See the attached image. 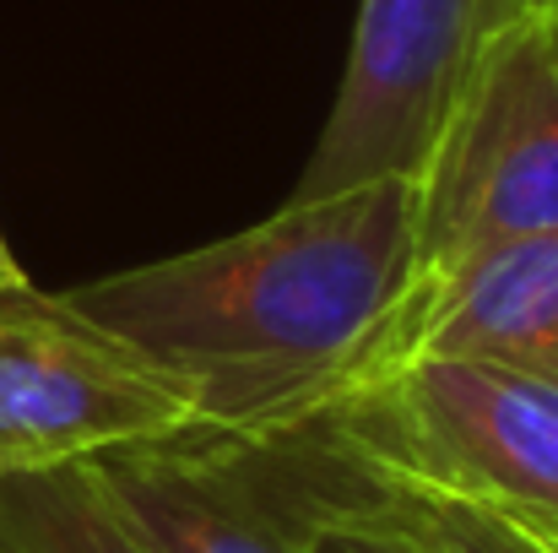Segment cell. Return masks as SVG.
Wrapping results in <instances>:
<instances>
[{
	"mask_svg": "<svg viewBox=\"0 0 558 553\" xmlns=\"http://www.w3.org/2000/svg\"><path fill=\"white\" fill-rule=\"evenodd\" d=\"M412 272L417 180L385 175L60 299L169 369L201 429L282 440L348 396Z\"/></svg>",
	"mask_w": 558,
	"mask_h": 553,
	"instance_id": "6da1fadb",
	"label": "cell"
},
{
	"mask_svg": "<svg viewBox=\"0 0 558 553\" xmlns=\"http://www.w3.org/2000/svg\"><path fill=\"white\" fill-rule=\"evenodd\" d=\"M315 429L379 478L558 527V380L488 359H407L353 385Z\"/></svg>",
	"mask_w": 558,
	"mask_h": 553,
	"instance_id": "7a4b0ae2",
	"label": "cell"
},
{
	"mask_svg": "<svg viewBox=\"0 0 558 553\" xmlns=\"http://www.w3.org/2000/svg\"><path fill=\"white\" fill-rule=\"evenodd\" d=\"M412 180V277L558 228V0H521L477 44Z\"/></svg>",
	"mask_w": 558,
	"mask_h": 553,
	"instance_id": "3957f363",
	"label": "cell"
},
{
	"mask_svg": "<svg viewBox=\"0 0 558 553\" xmlns=\"http://www.w3.org/2000/svg\"><path fill=\"white\" fill-rule=\"evenodd\" d=\"M201 407L163 364L76 315L60 293H0V478L180 440Z\"/></svg>",
	"mask_w": 558,
	"mask_h": 553,
	"instance_id": "277c9868",
	"label": "cell"
},
{
	"mask_svg": "<svg viewBox=\"0 0 558 553\" xmlns=\"http://www.w3.org/2000/svg\"><path fill=\"white\" fill-rule=\"evenodd\" d=\"M515 5L521 0H364L331 120L293 201L417 175L477 44Z\"/></svg>",
	"mask_w": 558,
	"mask_h": 553,
	"instance_id": "5b68a950",
	"label": "cell"
},
{
	"mask_svg": "<svg viewBox=\"0 0 558 553\" xmlns=\"http://www.w3.org/2000/svg\"><path fill=\"white\" fill-rule=\"evenodd\" d=\"M109 516L147 553H304L293 440L190 429L82 461Z\"/></svg>",
	"mask_w": 558,
	"mask_h": 553,
	"instance_id": "8992f818",
	"label": "cell"
},
{
	"mask_svg": "<svg viewBox=\"0 0 558 553\" xmlns=\"http://www.w3.org/2000/svg\"><path fill=\"white\" fill-rule=\"evenodd\" d=\"M407 359H488L558 380V228L412 277L353 385Z\"/></svg>",
	"mask_w": 558,
	"mask_h": 553,
	"instance_id": "52a82bcc",
	"label": "cell"
},
{
	"mask_svg": "<svg viewBox=\"0 0 558 553\" xmlns=\"http://www.w3.org/2000/svg\"><path fill=\"white\" fill-rule=\"evenodd\" d=\"M288 440L304 483V553H554L510 516L379 478L315 423Z\"/></svg>",
	"mask_w": 558,
	"mask_h": 553,
	"instance_id": "ba28073f",
	"label": "cell"
},
{
	"mask_svg": "<svg viewBox=\"0 0 558 553\" xmlns=\"http://www.w3.org/2000/svg\"><path fill=\"white\" fill-rule=\"evenodd\" d=\"M0 553H147L98 500L82 461L0 478Z\"/></svg>",
	"mask_w": 558,
	"mask_h": 553,
	"instance_id": "9c48e42d",
	"label": "cell"
},
{
	"mask_svg": "<svg viewBox=\"0 0 558 553\" xmlns=\"http://www.w3.org/2000/svg\"><path fill=\"white\" fill-rule=\"evenodd\" d=\"M16 288H33V282H27V272L16 266V255H11V244L0 233V293H16Z\"/></svg>",
	"mask_w": 558,
	"mask_h": 553,
	"instance_id": "30bf717a",
	"label": "cell"
},
{
	"mask_svg": "<svg viewBox=\"0 0 558 553\" xmlns=\"http://www.w3.org/2000/svg\"><path fill=\"white\" fill-rule=\"evenodd\" d=\"M526 532H537V538H543V543L558 553V527H526Z\"/></svg>",
	"mask_w": 558,
	"mask_h": 553,
	"instance_id": "8fae6325",
	"label": "cell"
}]
</instances>
